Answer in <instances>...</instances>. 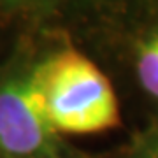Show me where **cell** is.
<instances>
[{
  "label": "cell",
  "instance_id": "6da1fadb",
  "mask_svg": "<svg viewBox=\"0 0 158 158\" xmlns=\"http://www.w3.org/2000/svg\"><path fill=\"white\" fill-rule=\"evenodd\" d=\"M37 76L56 134L88 135L119 123L118 98L109 79L83 53L58 51L37 63Z\"/></svg>",
  "mask_w": 158,
  "mask_h": 158
},
{
  "label": "cell",
  "instance_id": "7a4b0ae2",
  "mask_svg": "<svg viewBox=\"0 0 158 158\" xmlns=\"http://www.w3.org/2000/svg\"><path fill=\"white\" fill-rule=\"evenodd\" d=\"M55 135L37 63L0 83V149L16 158H55Z\"/></svg>",
  "mask_w": 158,
  "mask_h": 158
},
{
  "label": "cell",
  "instance_id": "3957f363",
  "mask_svg": "<svg viewBox=\"0 0 158 158\" xmlns=\"http://www.w3.org/2000/svg\"><path fill=\"white\" fill-rule=\"evenodd\" d=\"M137 76L142 88L158 98V30L142 40L137 51Z\"/></svg>",
  "mask_w": 158,
  "mask_h": 158
},
{
  "label": "cell",
  "instance_id": "277c9868",
  "mask_svg": "<svg viewBox=\"0 0 158 158\" xmlns=\"http://www.w3.org/2000/svg\"><path fill=\"white\" fill-rule=\"evenodd\" d=\"M48 0H0V6L6 9H28L40 4H46Z\"/></svg>",
  "mask_w": 158,
  "mask_h": 158
},
{
  "label": "cell",
  "instance_id": "5b68a950",
  "mask_svg": "<svg viewBox=\"0 0 158 158\" xmlns=\"http://www.w3.org/2000/svg\"><path fill=\"white\" fill-rule=\"evenodd\" d=\"M146 158H158V137L151 142V146L146 153Z\"/></svg>",
  "mask_w": 158,
  "mask_h": 158
}]
</instances>
